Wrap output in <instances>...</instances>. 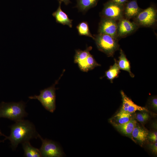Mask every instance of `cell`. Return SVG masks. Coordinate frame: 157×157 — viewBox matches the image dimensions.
I'll return each mask as SVG.
<instances>
[{"instance_id": "obj_15", "label": "cell", "mask_w": 157, "mask_h": 157, "mask_svg": "<svg viewBox=\"0 0 157 157\" xmlns=\"http://www.w3.org/2000/svg\"><path fill=\"white\" fill-rule=\"evenodd\" d=\"M131 114L120 110L118 113L109 119V121L112 124H123L132 119Z\"/></svg>"}, {"instance_id": "obj_27", "label": "cell", "mask_w": 157, "mask_h": 157, "mask_svg": "<svg viewBox=\"0 0 157 157\" xmlns=\"http://www.w3.org/2000/svg\"><path fill=\"white\" fill-rule=\"evenodd\" d=\"M118 4L124 5L130 0H110Z\"/></svg>"}, {"instance_id": "obj_16", "label": "cell", "mask_w": 157, "mask_h": 157, "mask_svg": "<svg viewBox=\"0 0 157 157\" xmlns=\"http://www.w3.org/2000/svg\"><path fill=\"white\" fill-rule=\"evenodd\" d=\"M117 61L120 69L127 71L129 72L131 77H134V74L131 71L130 62L122 49L120 50V56L119 57L118 60H117Z\"/></svg>"}, {"instance_id": "obj_11", "label": "cell", "mask_w": 157, "mask_h": 157, "mask_svg": "<svg viewBox=\"0 0 157 157\" xmlns=\"http://www.w3.org/2000/svg\"><path fill=\"white\" fill-rule=\"evenodd\" d=\"M142 10L138 6L137 0H130L124 5V15L126 19L135 17Z\"/></svg>"}, {"instance_id": "obj_3", "label": "cell", "mask_w": 157, "mask_h": 157, "mask_svg": "<svg viewBox=\"0 0 157 157\" xmlns=\"http://www.w3.org/2000/svg\"><path fill=\"white\" fill-rule=\"evenodd\" d=\"M64 71L65 70H64L59 78L56 81L53 85L41 90L39 95L31 96L29 97V98L37 99L46 110L50 112L53 113L56 108V90L58 89L56 88L55 86L58 83L59 80L63 75Z\"/></svg>"}, {"instance_id": "obj_23", "label": "cell", "mask_w": 157, "mask_h": 157, "mask_svg": "<svg viewBox=\"0 0 157 157\" xmlns=\"http://www.w3.org/2000/svg\"><path fill=\"white\" fill-rule=\"evenodd\" d=\"M146 112L139 113L136 115V117L138 121L141 122H144L149 119V116Z\"/></svg>"}, {"instance_id": "obj_7", "label": "cell", "mask_w": 157, "mask_h": 157, "mask_svg": "<svg viewBox=\"0 0 157 157\" xmlns=\"http://www.w3.org/2000/svg\"><path fill=\"white\" fill-rule=\"evenodd\" d=\"M38 138L42 142V144L39 150L42 157H61L64 153L62 149L57 143L47 139H44L39 134Z\"/></svg>"}, {"instance_id": "obj_28", "label": "cell", "mask_w": 157, "mask_h": 157, "mask_svg": "<svg viewBox=\"0 0 157 157\" xmlns=\"http://www.w3.org/2000/svg\"><path fill=\"white\" fill-rule=\"evenodd\" d=\"M59 1L63 2L66 5H67L71 3L70 0H58Z\"/></svg>"}, {"instance_id": "obj_26", "label": "cell", "mask_w": 157, "mask_h": 157, "mask_svg": "<svg viewBox=\"0 0 157 157\" xmlns=\"http://www.w3.org/2000/svg\"><path fill=\"white\" fill-rule=\"evenodd\" d=\"M149 147L151 151L155 154H157V143L155 142L150 144Z\"/></svg>"}, {"instance_id": "obj_19", "label": "cell", "mask_w": 157, "mask_h": 157, "mask_svg": "<svg viewBox=\"0 0 157 157\" xmlns=\"http://www.w3.org/2000/svg\"><path fill=\"white\" fill-rule=\"evenodd\" d=\"M99 0H76V7L81 11H86L95 6Z\"/></svg>"}, {"instance_id": "obj_12", "label": "cell", "mask_w": 157, "mask_h": 157, "mask_svg": "<svg viewBox=\"0 0 157 157\" xmlns=\"http://www.w3.org/2000/svg\"><path fill=\"white\" fill-rule=\"evenodd\" d=\"M62 2L59 1V6L56 11L53 13V16L55 18L56 22L63 25H67L69 27L72 26V20L69 19L67 15L61 8Z\"/></svg>"}, {"instance_id": "obj_21", "label": "cell", "mask_w": 157, "mask_h": 157, "mask_svg": "<svg viewBox=\"0 0 157 157\" xmlns=\"http://www.w3.org/2000/svg\"><path fill=\"white\" fill-rule=\"evenodd\" d=\"M92 49V47L90 46L83 51L80 49L76 50L74 56V63L78 64L85 60L90 54V51Z\"/></svg>"}, {"instance_id": "obj_9", "label": "cell", "mask_w": 157, "mask_h": 157, "mask_svg": "<svg viewBox=\"0 0 157 157\" xmlns=\"http://www.w3.org/2000/svg\"><path fill=\"white\" fill-rule=\"evenodd\" d=\"M138 26L134 22L122 18L117 23V37H123L135 31Z\"/></svg>"}, {"instance_id": "obj_10", "label": "cell", "mask_w": 157, "mask_h": 157, "mask_svg": "<svg viewBox=\"0 0 157 157\" xmlns=\"http://www.w3.org/2000/svg\"><path fill=\"white\" fill-rule=\"evenodd\" d=\"M120 93L122 101L121 110L131 114L137 111L146 112L148 111L147 109L146 108L138 106L134 103L122 90L121 91Z\"/></svg>"}, {"instance_id": "obj_2", "label": "cell", "mask_w": 157, "mask_h": 157, "mask_svg": "<svg viewBox=\"0 0 157 157\" xmlns=\"http://www.w3.org/2000/svg\"><path fill=\"white\" fill-rule=\"evenodd\" d=\"M26 106L25 103L22 101L2 102L0 103V118H7L15 122L23 120L28 115L25 110Z\"/></svg>"}, {"instance_id": "obj_8", "label": "cell", "mask_w": 157, "mask_h": 157, "mask_svg": "<svg viewBox=\"0 0 157 157\" xmlns=\"http://www.w3.org/2000/svg\"><path fill=\"white\" fill-rule=\"evenodd\" d=\"M98 31L99 33L107 34L117 38V23L115 20L102 18Z\"/></svg>"}, {"instance_id": "obj_6", "label": "cell", "mask_w": 157, "mask_h": 157, "mask_svg": "<svg viewBox=\"0 0 157 157\" xmlns=\"http://www.w3.org/2000/svg\"><path fill=\"white\" fill-rule=\"evenodd\" d=\"M124 6V5H119L110 0L104 4L101 15L103 18L119 20L123 18Z\"/></svg>"}, {"instance_id": "obj_17", "label": "cell", "mask_w": 157, "mask_h": 157, "mask_svg": "<svg viewBox=\"0 0 157 157\" xmlns=\"http://www.w3.org/2000/svg\"><path fill=\"white\" fill-rule=\"evenodd\" d=\"M24 152V156L26 157H40L41 154L39 149L32 146L29 141L22 143Z\"/></svg>"}, {"instance_id": "obj_4", "label": "cell", "mask_w": 157, "mask_h": 157, "mask_svg": "<svg viewBox=\"0 0 157 157\" xmlns=\"http://www.w3.org/2000/svg\"><path fill=\"white\" fill-rule=\"evenodd\" d=\"M94 39L98 50L108 57H113L119 49L117 38L109 35L99 33L94 37Z\"/></svg>"}, {"instance_id": "obj_20", "label": "cell", "mask_w": 157, "mask_h": 157, "mask_svg": "<svg viewBox=\"0 0 157 157\" xmlns=\"http://www.w3.org/2000/svg\"><path fill=\"white\" fill-rule=\"evenodd\" d=\"M120 70L117 60L115 59L114 64L111 66L105 72V76L112 83L113 80L118 77L120 72Z\"/></svg>"}, {"instance_id": "obj_13", "label": "cell", "mask_w": 157, "mask_h": 157, "mask_svg": "<svg viewBox=\"0 0 157 157\" xmlns=\"http://www.w3.org/2000/svg\"><path fill=\"white\" fill-rule=\"evenodd\" d=\"M112 124L119 132L131 138L132 137V131L137 124V122L135 119H132L128 122L123 124Z\"/></svg>"}, {"instance_id": "obj_29", "label": "cell", "mask_w": 157, "mask_h": 157, "mask_svg": "<svg viewBox=\"0 0 157 157\" xmlns=\"http://www.w3.org/2000/svg\"><path fill=\"white\" fill-rule=\"evenodd\" d=\"M0 135L1 136H4L5 137L6 136V135H4V134L2 133L1 132V131L0 129Z\"/></svg>"}, {"instance_id": "obj_24", "label": "cell", "mask_w": 157, "mask_h": 157, "mask_svg": "<svg viewBox=\"0 0 157 157\" xmlns=\"http://www.w3.org/2000/svg\"><path fill=\"white\" fill-rule=\"evenodd\" d=\"M149 140L153 143L157 142V133L156 131L150 133L148 136Z\"/></svg>"}, {"instance_id": "obj_1", "label": "cell", "mask_w": 157, "mask_h": 157, "mask_svg": "<svg viewBox=\"0 0 157 157\" xmlns=\"http://www.w3.org/2000/svg\"><path fill=\"white\" fill-rule=\"evenodd\" d=\"M10 133L8 136H6L3 142L9 140L13 150H15L19 143L29 141L33 138H38V133L33 123L24 119L17 122L10 127Z\"/></svg>"}, {"instance_id": "obj_14", "label": "cell", "mask_w": 157, "mask_h": 157, "mask_svg": "<svg viewBox=\"0 0 157 157\" xmlns=\"http://www.w3.org/2000/svg\"><path fill=\"white\" fill-rule=\"evenodd\" d=\"M77 64L81 71L85 72L93 69L95 67L101 65L96 61L92 55L91 54L85 60L78 63Z\"/></svg>"}, {"instance_id": "obj_22", "label": "cell", "mask_w": 157, "mask_h": 157, "mask_svg": "<svg viewBox=\"0 0 157 157\" xmlns=\"http://www.w3.org/2000/svg\"><path fill=\"white\" fill-rule=\"evenodd\" d=\"M78 34L81 35H85L94 39L89 30L88 23L86 22H83L80 23L76 26Z\"/></svg>"}, {"instance_id": "obj_25", "label": "cell", "mask_w": 157, "mask_h": 157, "mask_svg": "<svg viewBox=\"0 0 157 157\" xmlns=\"http://www.w3.org/2000/svg\"><path fill=\"white\" fill-rule=\"evenodd\" d=\"M150 104L152 107L155 110H157V99L155 97L153 98L150 101Z\"/></svg>"}, {"instance_id": "obj_18", "label": "cell", "mask_w": 157, "mask_h": 157, "mask_svg": "<svg viewBox=\"0 0 157 157\" xmlns=\"http://www.w3.org/2000/svg\"><path fill=\"white\" fill-rule=\"evenodd\" d=\"M148 135V133L147 131L137 124L134 128L132 133V137L141 143L147 140Z\"/></svg>"}, {"instance_id": "obj_5", "label": "cell", "mask_w": 157, "mask_h": 157, "mask_svg": "<svg viewBox=\"0 0 157 157\" xmlns=\"http://www.w3.org/2000/svg\"><path fill=\"white\" fill-rule=\"evenodd\" d=\"M157 10L153 6L142 10L135 16L134 22L138 26L150 27L153 26L157 20Z\"/></svg>"}]
</instances>
